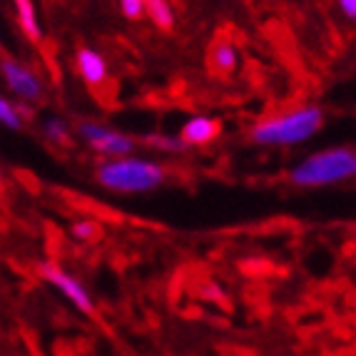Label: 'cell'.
I'll return each instance as SVG.
<instances>
[{
    "label": "cell",
    "instance_id": "cell-1",
    "mask_svg": "<svg viewBox=\"0 0 356 356\" xmlns=\"http://www.w3.org/2000/svg\"><path fill=\"white\" fill-rule=\"evenodd\" d=\"M321 125L324 110L319 105H302L257 122L250 130V140L261 147H294L309 143Z\"/></svg>",
    "mask_w": 356,
    "mask_h": 356
},
{
    "label": "cell",
    "instance_id": "cell-12",
    "mask_svg": "<svg viewBox=\"0 0 356 356\" xmlns=\"http://www.w3.org/2000/svg\"><path fill=\"white\" fill-rule=\"evenodd\" d=\"M42 137L53 145H70L72 132H70V125H67L63 118H48L42 122Z\"/></svg>",
    "mask_w": 356,
    "mask_h": 356
},
{
    "label": "cell",
    "instance_id": "cell-7",
    "mask_svg": "<svg viewBox=\"0 0 356 356\" xmlns=\"http://www.w3.org/2000/svg\"><path fill=\"white\" fill-rule=\"evenodd\" d=\"M222 132L220 120L209 118V115H195L182 125L179 137L184 140L187 147H204V145L214 143Z\"/></svg>",
    "mask_w": 356,
    "mask_h": 356
},
{
    "label": "cell",
    "instance_id": "cell-18",
    "mask_svg": "<svg viewBox=\"0 0 356 356\" xmlns=\"http://www.w3.org/2000/svg\"><path fill=\"white\" fill-rule=\"evenodd\" d=\"M204 294H207V299H217V302H220L222 297H225V291L220 289V286H204Z\"/></svg>",
    "mask_w": 356,
    "mask_h": 356
},
{
    "label": "cell",
    "instance_id": "cell-3",
    "mask_svg": "<svg viewBox=\"0 0 356 356\" xmlns=\"http://www.w3.org/2000/svg\"><path fill=\"white\" fill-rule=\"evenodd\" d=\"M167 179V170L154 160L143 157H118L102 160L95 167V182L102 190L115 195H145L162 187Z\"/></svg>",
    "mask_w": 356,
    "mask_h": 356
},
{
    "label": "cell",
    "instance_id": "cell-15",
    "mask_svg": "<svg viewBox=\"0 0 356 356\" xmlns=\"http://www.w3.org/2000/svg\"><path fill=\"white\" fill-rule=\"evenodd\" d=\"M70 237L75 239V242H97V239L102 237V225L95 220H77L70 225Z\"/></svg>",
    "mask_w": 356,
    "mask_h": 356
},
{
    "label": "cell",
    "instance_id": "cell-11",
    "mask_svg": "<svg viewBox=\"0 0 356 356\" xmlns=\"http://www.w3.org/2000/svg\"><path fill=\"white\" fill-rule=\"evenodd\" d=\"M145 15L154 23V28L172 30L175 28V8L170 0H145Z\"/></svg>",
    "mask_w": 356,
    "mask_h": 356
},
{
    "label": "cell",
    "instance_id": "cell-5",
    "mask_svg": "<svg viewBox=\"0 0 356 356\" xmlns=\"http://www.w3.org/2000/svg\"><path fill=\"white\" fill-rule=\"evenodd\" d=\"M38 274H40L42 282H48L50 286H55L77 312H83L85 316H95L97 309H95L92 297H90L88 286L77 280L72 272H67L65 267H60L55 261H40V264H38Z\"/></svg>",
    "mask_w": 356,
    "mask_h": 356
},
{
    "label": "cell",
    "instance_id": "cell-6",
    "mask_svg": "<svg viewBox=\"0 0 356 356\" xmlns=\"http://www.w3.org/2000/svg\"><path fill=\"white\" fill-rule=\"evenodd\" d=\"M0 72L6 77V85L13 95L23 102H40L45 95V88H42V80L35 70L25 63H20L18 58H10V55H3L0 60Z\"/></svg>",
    "mask_w": 356,
    "mask_h": 356
},
{
    "label": "cell",
    "instance_id": "cell-4",
    "mask_svg": "<svg viewBox=\"0 0 356 356\" xmlns=\"http://www.w3.org/2000/svg\"><path fill=\"white\" fill-rule=\"evenodd\" d=\"M77 135L83 137L90 147L95 149L97 154H102L105 160H118V157H130L135 152L137 143L130 135L113 127L92 122V120H80L77 122Z\"/></svg>",
    "mask_w": 356,
    "mask_h": 356
},
{
    "label": "cell",
    "instance_id": "cell-16",
    "mask_svg": "<svg viewBox=\"0 0 356 356\" xmlns=\"http://www.w3.org/2000/svg\"><path fill=\"white\" fill-rule=\"evenodd\" d=\"M118 6L127 20H140L145 15V0H118Z\"/></svg>",
    "mask_w": 356,
    "mask_h": 356
},
{
    "label": "cell",
    "instance_id": "cell-13",
    "mask_svg": "<svg viewBox=\"0 0 356 356\" xmlns=\"http://www.w3.org/2000/svg\"><path fill=\"white\" fill-rule=\"evenodd\" d=\"M145 145H149V147L162 154H179L184 149H190L179 135H147L145 137Z\"/></svg>",
    "mask_w": 356,
    "mask_h": 356
},
{
    "label": "cell",
    "instance_id": "cell-10",
    "mask_svg": "<svg viewBox=\"0 0 356 356\" xmlns=\"http://www.w3.org/2000/svg\"><path fill=\"white\" fill-rule=\"evenodd\" d=\"M239 65V53L237 48L232 45L229 40L214 42L212 50H209V67H212L217 75H229Z\"/></svg>",
    "mask_w": 356,
    "mask_h": 356
},
{
    "label": "cell",
    "instance_id": "cell-14",
    "mask_svg": "<svg viewBox=\"0 0 356 356\" xmlns=\"http://www.w3.org/2000/svg\"><path fill=\"white\" fill-rule=\"evenodd\" d=\"M0 122H3V127H8V130H13V132L23 130L25 120H23V113H20V107H18V100L0 97Z\"/></svg>",
    "mask_w": 356,
    "mask_h": 356
},
{
    "label": "cell",
    "instance_id": "cell-8",
    "mask_svg": "<svg viewBox=\"0 0 356 356\" xmlns=\"http://www.w3.org/2000/svg\"><path fill=\"white\" fill-rule=\"evenodd\" d=\"M77 72L83 77V83L90 88H100L107 80V60L95 48H80L75 55Z\"/></svg>",
    "mask_w": 356,
    "mask_h": 356
},
{
    "label": "cell",
    "instance_id": "cell-2",
    "mask_svg": "<svg viewBox=\"0 0 356 356\" xmlns=\"http://www.w3.org/2000/svg\"><path fill=\"white\" fill-rule=\"evenodd\" d=\"M356 177V147L337 145L309 154L289 170V182L302 190L332 187Z\"/></svg>",
    "mask_w": 356,
    "mask_h": 356
},
{
    "label": "cell",
    "instance_id": "cell-9",
    "mask_svg": "<svg viewBox=\"0 0 356 356\" xmlns=\"http://www.w3.org/2000/svg\"><path fill=\"white\" fill-rule=\"evenodd\" d=\"M13 8H15V18H18V28L30 42H40L42 40V28L40 20H38V10L33 0H13Z\"/></svg>",
    "mask_w": 356,
    "mask_h": 356
},
{
    "label": "cell",
    "instance_id": "cell-17",
    "mask_svg": "<svg viewBox=\"0 0 356 356\" xmlns=\"http://www.w3.org/2000/svg\"><path fill=\"white\" fill-rule=\"evenodd\" d=\"M339 10L344 13V18L356 23V0H337Z\"/></svg>",
    "mask_w": 356,
    "mask_h": 356
}]
</instances>
